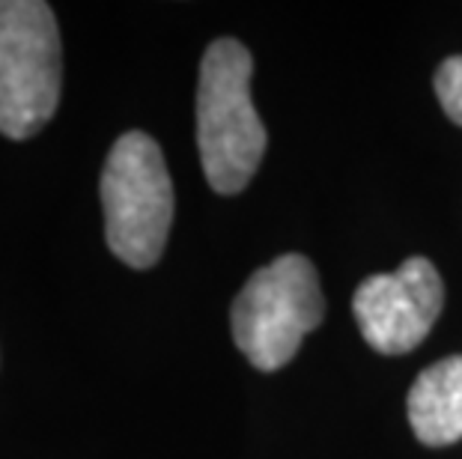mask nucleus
Wrapping results in <instances>:
<instances>
[{"instance_id": "nucleus-1", "label": "nucleus", "mask_w": 462, "mask_h": 459, "mask_svg": "<svg viewBox=\"0 0 462 459\" xmlns=\"http://www.w3.org/2000/svg\"><path fill=\"white\" fill-rule=\"evenodd\" d=\"M254 57L221 36L206 48L198 81V150L206 182L218 194H239L265 155V125L251 99Z\"/></svg>"}, {"instance_id": "nucleus-2", "label": "nucleus", "mask_w": 462, "mask_h": 459, "mask_svg": "<svg viewBox=\"0 0 462 459\" xmlns=\"http://www.w3.org/2000/svg\"><path fill=\"white\" fill-rule=\"evenodd\" d=\"M99 194L114 257L132 269H152L173 224V182L162 146L146 132L120 134L107 152Z\"/></svg>"}, {"instance_id": "nucleus-3", "label": "nucleus", "mask_w": 462, "mask_h": 459, "mask_svg": "<svg viewBox=\"0 0 462 459\" xmlns=\"http://www.w3.org/2000/svg\"><path fill=\"white\" fill-rule=\"evenodd\" d=\"M326 317L317 269L301 253H283L257 269L239 289L230 310L239 353L263 373L290 364L301 340Z\"/></svg>"}, {"instance_id": "nucleus-4", "label": "nucleus", "mask_w": 462, "mask_h": 459, "mask_svg": "<svg viewBox=\"0 0 462 459\" xmlns=\"http://www.w3.org/2000/svg\"><path fill=\"white\" fill-rule=\"evenodd\" d=\"M63 48L42 0H0V134L27 141L60 105Z\"/></svg>"}, {"instance_id": "nucleus-5", "label": "nucleus", "mask_w": 462, "mask_h": 459, "mask_svg": "<svg viewBox=\"0 0 462 459\" xmlns=\"http://www.w3.org/2000/svg\"><path fill=\"white\" fill-rule=\"evenodd\" d=\"M445 308V283L427 257L361 280L352 298L361 337L382 355H406L427 340Z\"/></svg>"}, {"instance_id": "nucleus-6", "label": "nucleus", "mask_w": 462, "mask_h": 459, "mask_svg": "<svg viewBox=\"0 0 462 459\" xmlns=\"http://www.w3.org/2000/svg\"><path fill=\"white\" fill-rule=\"evenodd\" d=\"M409 424L418 442L448 447L462 438V355L441 358L409 390Z\"/></svg>"}, {"instance_id": "nucleus-7", "label": "nucleus", "mask_w": 462, "mask_h": 459, "mask_svg": "<svg viewBox=\"0 0 462 459\" xmlns=\"http://www.w3.org/2000/svg\"><path fill=\"white\" fill-rule=\"evenodd\" d=\"M436 96L445 114L462 125V54L448 57L436 72Z\"/></svg>"}]
</instances>
